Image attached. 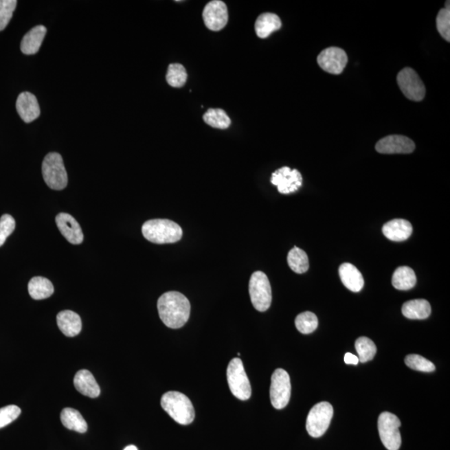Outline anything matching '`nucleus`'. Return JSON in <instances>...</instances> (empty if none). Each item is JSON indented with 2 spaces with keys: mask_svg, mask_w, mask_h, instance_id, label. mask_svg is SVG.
I'll list each match as a JSON object with an SVG mask.
<instances>
[{
  "mask_svg": "<svg viewBox=\"0 0 450 450\" xmlns=\"http://www.w3.org/2000/svg\"><path fill=\"white\" fill-rule=\"evenodd\" d=\"M160 319L167 327L179 328L185 326L190 315V303L181 293H164L158 300Z\"/></svg>",
  "mask_w": 450,
  "mask_h": 450,
  "instance_id": "f257e3e1",
  "label": "nucleus"
},
{
  "mask_svg": "<svg viewBox=\"0 0 450 450\" xmlns=\"http://www.w3.org/2000/svg\"><path fill=\"white\" fill-rule=\"evenodd\" d=\"M142 234L147 240L154 244H173L181 240V227L170 220H151L142 226Z\"/></svg>",
  "mask_w": 450,
  "mask_h": 450,
  "instance_id": "f03ea898",
  "label": "nucleus"
},
{
  "mask_svg": "<svg viewBox=\"0 0 450 450\" xmlns=\"http://www.w3.org/2000/svg\"><path fill=\"white\" fill-rule=\"evenodd\" d=\"M161 406L164 410L179 425H190L194 420V406L185 394L177 391H170L163 395Z\"/></svg>",
  "mask_w": 450,
  "mask_h": 450,
  "instance_id": "7ed1b4c3",
  "label": "nucleus"
},
{
  "mask_svg": "<svg viewBox=\"0 0 450 450\" xmlns=\"http://www.w3.org/2000/svg\"><path fill=\"white\" fill-rule=\"evenodd\" d=\"M42 174L46 185L54 190H64L68 185V175L64 161L58 153H49L42 164Z\"/></svg>",
  "mask_w": 450,
  "mask_h": 450,
  "instance_id": "20e7f679",
  "label": "nucleus"
},
{
  "mask_svg": "<svg viewBox=\"0 0 450 450\" xmlns=\"http://www.w3.org/2000/svg\"><path fill=\"white\" fill-rule=\"evenodd\" d=\"M227 381L231 393L238 400L247 401L251 396V385L240 358H234L229 362L227 369Z\"/></svg>",
  "mask_w": 450,
  "mask_h": 450,
  "instance_id": "39448f33",
  "label": "nucleus"
},
{
  "mask_svg": "<svg viewBox=\"0 0 450 450\" xmlns=\"http://www.w3.org/2000/svg\"><path fill=\"white\" fill-rule=\"evenodd\" d=\"M249 295L256 311L269 310L272 302V289L267 275L261 271L254 272L249 280Z\"/></svg>",
  "mask_w": 450,
  "mask_h": 450,
  "instance_id": "423d86ee",
  "label": "nucleus"
},
{
  "mask_svg": "<svg viewBox=\"0 0 450 450\" xmlns=\"http://www.w3.org/2000/svg\"><path fill=\"white\" fill-rule=\"evenodd\" d=\"M401 422L395 414L383 412L379 417L378 429L379 437L385 447L388 450H398L401 446L400 427Z\"/></svg>",
  "mask_w": 450,
  "mask_h": 450,
  "instance_id": "0eeeda50",
  "label": "nucleus"
},
{
  "mask_svg": "<svg viewBox=\"0 0 450 450\" xmlns=\"http://www.w3.org/2000/svg\"><path fill=\"white\" fill-rule=\"evenodd\" d=\"M334 416V409L328 402H320L315 405L308 414L306 429L311 436L319 438L324 436L330 427Z\"/></svg>",
  "mask_w": 450,
  "mask_h": 450,
  "instance_id": "6e6552de",
  "label": "nucleus"
},
{
  "mask_svg": "<svg viewBox=\"0 0 450 450\" xmlns=\"http://www.w3.org/2000/svg\"><path fill=\"white\" fill-rule=\"evenodd\" d=\"M291 396V378L286 371L277 369L271 377L270 401L273 408L282 409L289 404Z\"/></svg>",
  "mask_w": 450,
  "mask_h": 450,
  "instance_id": "1a4fd4ad",
  "label": "nucleus"
},
{
  "mask_svg": "<svg viewBox=\"0 0 450 450\" xmlns=\"http://www.w3.org/2000/svg\"><path fill=\"white\" fill-rule=\"evenodd\" d=\"M397 82L407 99L420 102L424 100L426 89L420 77L413 69L405 68L398 74Z\"/></svg>",
  "mask_w": 450,
  "mask_h": 450,
  "instance_id": "9d476101",
  "label": "nucleus"
},
{
  "mask_svg": "<svg viewBox=\"0 0 450 450\" xmlns=\"http://www.w3.org/2000/svg\"><path fill=\"white\" fill-rule=\"evenodd\" d=\"M317 61L324 71L338 76L346 67L348 56L344 49L338 47H330L319 54Z\"/></svg>",
  "mask_w": 450,
  "mask_h": 450,
  "instance_id": "9b49d317",
  "label": "nucleus"
},
{
  "mask_svg": "<svg viewBox=\"0 0 450 450\" xmlns=\"http://www.w3.org/2000/svg\"><path fill=\"white\" fill-rule=\"evenodd\" d=\"M203 19L207 28L212 31H220L228 23V9L221 0H213L207 3L203 11Z\"/></svg>",
  "mask_w": 450,
  "mask_h": 450,
  "instance_id": "f8f14e48",
  "label": "nucleus"
},
{
  "mask_svg": "<svg viewBox=\"0 0 450 450\" xmlns=\"http://www.w3.org/2000/svg\"><path fill=\"white\" fill-rule=\"evenodd\" d=\"M302 175L297 170L283 167L272 174L271 183L277 186L280 194L293 193L302 185Z\"/></svg>",
  "mask_w": 450,
  "mask_h": 450,
  "instance_id": "ddd939ff",
  "label": "nucleus"
},
{
  "mask_svg": "<svg viewBox=\"0 0 450 450\" xmlns=\"http://www.w3.org/2000/svg\"><path fill=\"white\" fill-rule=\"evenodd\" d=\"M375 150L385 155L411 154L416 150V144L406 136L389 135L379 141Z\"/></svg>",
  "mask_w": 450,
  "mask_h": 450,
  "instance_id": "4468645a",
  "label": "nucleus"
},
{
  "mask_svg": "<svg viewBox=\"0 0 450 450\" xmlns=\"http://www.w3.org/2000/svg\"><path fill=\"white\" fill-rule=\"evenodd\" d=\"M56 225L62 236L70 244L80 245L84 240V234L81 227L71 215L66 213L58 214L56 218Z\"/></svg>",
  "mask_w": 450,
  "mask_h": 450,
  "instance_id": "2eb2a0df",
  "label": "nucleus"
},
{
  "mask_svg": "<svg viewBox=\"0 0 450 450\" xmlns=\"http://www.w3.org/2000/svg\"><path fill=\"white\" fill-rule=\"evenodd\" d=\"M17 112L25 123L33 122L41 115V108L36 97L30 92H23L16 101Z\"/></svg>",
  "mask_w": 450,
  "mask_h": 450,
  "instance_id": "dca6fc26",
  "label": "nucleus"
},
{
  "mask_svg": "<svg viewBox=\"0 0 450 450\" xmlns=\"http://www.w3.org/2000/svg\"><path fill=\"white\" fill-rule=\"evenodd\" d=\"M383 234L387 238L394 242H402L410 237L413 232L412 225L408 221L396 218L383 226Z\"/></svg>",
  "mask_w": 450,
  "mask_h": 450,
  "instance_id": "f3484780",
  "label": "nucleus"
},
{
  "mask_svg": "<svg viewBox=\"0 0 450 450\" xmlns=\"http://www.w3.org/2000/svg\"><path fill=\"white\" fill-rule=\"evenodd\" d=\"M74 385L76 389L85 396L92 398L100 396V386L92 373H90L89 370L78 371L74 379Z\"/></svg>",
  "mask_w": 450,
  "mask_h": 450,
  "instance_id": "a211bd4d",
  "label": "nucleus"
},
{
  "mask_svg": "<svg viewBox=\"0 0 450 450\" xmlns=\"http://www.w3.org/2000/svg\"><path fill=\"white\" fill-rule=\"evenodd\" d=\"M340 280L344 286L352 292H359L365 284L362 273L354 265L344 263L339 269Z\"/></svg>",
  "mask_w": 450,
  "mask_h": 450,
  "instance_id": "6ab92c4d",
  "label": "nucleus"
},
{
  "mask_svg": "<svg viewBox=\"0 0 450 450\" xmlns=\"http://www.w3.org/2000/svg\"><path fill=\"white\" fill-rule=\"evenodd\" d=\"M57 324L60 330L67 337H74L82 330L80 316L71 311H64L57 315Z\"/></svg>",
  "mask_w": 450,
  "mask_h": 450,
  "instance_id": "aec40b11",
  "label": "nucleus"
},
{
  "mask_svg": "<svg viewBox=\"0 0 450 450\" xmlns=\"http://www.w3.org/2000/svg\"><path fill=\"white\" fill-rule=\"evenodd\" d=\"M47 33L44 25H38L30 30L25 35L21 42V51L27 56H31L38 52Z\"/></svg>",
  "mask_w": 450,
  "mask_h": 450,
  "instance_id": "412c9836",
  "label": "nucleus"
},
{
  "mask_svg": "<svg viewBox=\"0 0 450 450\" xmlns=\"http://www.w3.org/2000/svg\"><path fill=\"white\" fill-rule=\"evenodd\" d=\"M282 22L277 14L273 13H265L260 15L256 19V32L258 37L266 38L275 31L281 28Z\"/></svg>",
  "mask_w": 450,
  "mask_h": 450,
  "instance_id": "4be33fe9",
  "label": "nucleus"
},
{
  "mask_svg": "<svg viewBox=\"0 0 450 450\" xmlns=\"http://www.w3.org/2000/svg\"><path fill=\"white\" fill-rule=\"evenodd\" d=\"M402 314L409 319H425L431 314V306L425 300H409L403 305Z\"/></svg>",
  "mask_w": 450,
  "mask_h": 450,
  "instance_id": "5701e85b",
  "label": "nucleus"
},
{
  "mask_svg": "<svg viewBox=\"0 0 450 450\" xmlns=\"http://www.w3.org/2000/svg\"><path fill=\"white\" fill-rule=\"evenodd\" d=\"M60 420L65 428L78 433L84 434L88 430V425L79 411L65 408L62 410Z\"/></svg>",
  "mask_w": 450,
  "mask_h": 450,
  "instance_id": "b1692460",
  "label": "nucleus"
},
{
  "mask_svg": "<svg viewBox=\"0 0 450 450\" xmlns=\"http://www.w3.org/2000/svg\"><path fill=\"white\" fill-rule=\"evenodd\" d=\"M416 273L408 266L398 268L392 278L393 286L398 291H409L416 286Z\"/></svg>",
  "mask_w": 450,
  "mask_h": 450,
  "instance_id": "393cba45",
  "label": "nucleus"
},
{
  "mask_svg": "<svg viewBox=\"0 0 450 450\" xmlns=\"http://www.w3.org/2000/svg\"><path fill=\"white\" fill-rule=\"evenodd\" d=\"M31 298L36 300L49 298L53 295L54 289L52 283L44 277H34L28 285Z\"/></svg>",
  "mask_w": 450,
  "mask_h": 450,
  "instance_id": "a878e982",
  "label": "nucleus"
},
{
  "mask_svg": "<svg viewBox=\"0 0 450 450\" xmlns=\"http://www.w3.org/2000/svg\"><path fill=\"white\" fill-rule=\"evenodd\" d=\"M287 261L289 267L297 273L307 272L310 267L307 254L296 246L289 252Z\"/></svg>",
  "mask_w": 450,
  "mask_h": 450,
  "instance_id": "bb28decb",
  "label": "nucleus"
},
{
  "mask_svg": "<svg viewBox=\"0 0 450 450\" xmlns=\"http://www.w3.org/2000/svg\"><path fill=\"white\" fill-rule=\"evenodd\" d=\"M205 122L210 126L226 130L230 126L231 120L227 113L221 109H210L203 116Z\"/></svg>",
  "mask_w": 450,
  "mask_h": 450,
  "instance_id": "cd10ccee",
  "label": "nucleus"
},
{
  "mask_svg": "<svg viewBox=\"0 0 450 450\" xmlns=\"http://www.w3.org/2000/svg\"><path fill=\"white\" fill-rule=\"evenodd\" d=\"M355 349L359 355V361L361 363L370 361L377 352L374 343L367 337H360L356 340Z\"/></svg>",
  "mask_w": 450,
  "mask_h": 450,
  "instance_id": "c85d7f7f",
  "label": "nucleus"
},
{
  "mask_svg": "<svg viewBox=\"0 0 450 450\" xmlns=\"http://www.w3.org/2000/svg\"><path fill=\"white\" fill-rule=\"evenodd\" d=\"M319 321L314 313L306 311L301 313L295 319L297 330L304 335L311 334L318 328Z\"/></svg>",
  "mask_w": 450,
  "mask_h": 450,
  "instance_id": "c756f323",
  "label": "nucleus"
},
{
  "mask_svg": "<svg viewBox=\"0 0 450 450\" xmlns=\"http://www.w3.org/2000/svg\"><path fill=\"white\" fill-rule=\"evenodd\" d=\"M186 69L182 65L171 64L168 68L166 80L172 87L181 88L187 81Z\"/></svg>",
  "mask_w": 450,
  "mask_h": 450,
  "instance_id": "7c9ffc66",
  "label": "nucleus"
},
{
  "mask_svg": "<svg viewBox=\"0 0 450 450\" xmlns=\"http://www.w3.org/2000/svg\"><path fill=\"white\" fill-rule=\"evenodd\" d=\"M405 362L407 366L414 370L425 372V373L436 370V365L432 362L418 355L407 356Z\"/></svg>",
  "mask_w": 450,
  "mask_h": 450,
  "instance_id": "2f4dec72",
  "label": "nucleus"
},
{
  "mask_svg": "<svg viewBox=\"0 0 450 450\" xmlns=\"http://www.w3.org/2000/svg\"><path fill=\"white\" fill-rule=\"evenodd\" d=\"M16 6V0H0V31L6 28Z\"/></svg>",
  "mask_w": 450,
  "mask_h": 450,
  "instance_id": "473e14b6",
  "label": "nucleus"
},
{
  "mask_svg": "<svg viewBox=\"0 0 450 450\" xmlns=\"http://www.w3.org/2000/svg\"><path fill=\"white\" fill-rule=\"evenodd\" d=\"M437 30L446 41H450V10L442 9L436 18Z\"/></svg>",
  "mask_w": 450,
  "mask_h": 450,
  "instance_id": "72a5a7b5",
  "label": "nucleus"
},
{
  "mask_svg": "<svg viewBox=\"0 0 450 450\" xmlns=\"http://www.w3.org/2000/svg\"><path fill=\"white\" fill-rule=\"evenodd\" d=\"M21 414V409L16 405H8L0 409V429L16 420Z\"/></svg>",
  "mask_w": 450,
  "mask_h": 450,
  "instance_id": "f704fd0d",
  "label": "nucleus"
},
{
  "mask_svg": "<svg viewBox=\"0 0 450 450\" xmlns=\"http://www.w3.org/2000/svg\"><path fill=\"white\" fill-rule=\"evenodd\" d=\"M15 221L10 214H3L0 218V247L5 244L7 238L14 232Z\"/></svg>",
  "mask_w": 450,
  "mask_h": 450,
  "instance_id": "c9c22d12",
  "label": "nucleus"
},
{
  "mask_svg": "<svg viewBox=\"0 0 450 450\" xmlns=\"http://www.w3.org/2000/svg\"><path fill=\"white\" fill-rule=\"evenodd\" d=\"M344 362L347 363V365H358L359 361V358L357 356L351 354V353H346V355H344Z\"/></svg>",
  "mask_w": 450,
  "mask_h": 450,
  "instance_id": "e433bc0d",
  "label": "nucleus"
},
{
  "mask_svg": "<svg viewBox=\"0 0 450 450\" xmlns=\"http://www.w3.org/2000/svg\"><path fill=\"white\" fill-rule=\"evenodd\" d=\"M124 450H138V449H137L136 446L135 445H128Z\"/></svg>",
  "mask_w": 450,
  "mask_h": 450,
  "instance_id": "4c0bfd02",
  "label": "nucleus"
},
{
  "mask_svg": "<svg viewBox=\"0 0 450 450\" xmlns=\"http://www.w3.org/2000/svg\"><path fill=\"white\" fill-rule=\"evenodd\" d=\"M449 3H450L449 1H446V3H445V9L450 10Z\"/></svg>",
  "mask_w": 450,
  "mask_h": 450,
  "instance_id": "58836bf2",
  "label": "nucleus"
}]
</instances>
